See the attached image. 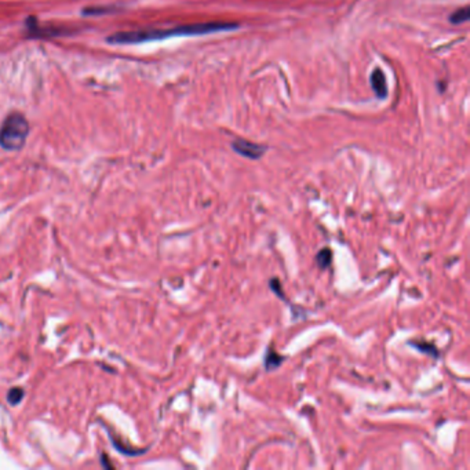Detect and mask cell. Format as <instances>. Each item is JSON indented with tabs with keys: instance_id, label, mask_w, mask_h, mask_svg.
Returning <instances> with one entry per match:
<instances>
[{
	"instance_id": "1",
	"label": "cell",
	"mask_w": 470,
	"mask_h": 470,
	"mask_svg": "<svg viewBox=\"0 0 470 470\" xmlns=\"http://www.w3.org/2000/svg\"><path fill=\"white\" fill-rule=\"evenodd\" d=\"M239 25L233 23H205L181 25L170 29H142L130 32H117L111 35L107 42L112 45H139L146 42L164 41L178 36H201L215 32H229L237 29Z\"/></svg>"
},
{
	"instance_id": "4",
	"label": "cell",
	"mask_w": 470,
	"mask_h": 470,
	"mask_svg": "<svg viewBox=\"0 0 470 470\" xmlns=\"http://www.w3.org/2000/svg\"><path fill=\"white\" fill-rule=\"evenodd\" d=\"M371 86L378 98L383 100L388 97V83L381 69H374V72L371 73Z\"/></svg>"
},
{
	"instance_id": "3",
	"label": "cell",
	"mask_w": 470,
	"mask_h": 470,
	"mask_svg": "<svg viewBox=\"0 0 470 470\" xmlns=\"http://www.w3.org/2000/svg\"><path fill=\"white\" fill-rule=\"evenodd\" d=\"M232 148L236 154L242 155L247 159H252L257 160L260 157L264 156V154L267 152V148L254 142H250L246 139H236L232 142Z\"/></svg>"
},
{
	"instance_id": "6",
	"label": "cell",
	"mask_w": 470,
	"mask_h": 470,
	"mask_svg": "<svg viewBox=\"0 0 470 470\" xmlns=\"http://www.w3.org/2000/svg\"><path fill=\"white\" fill-rule=\"evenodd\" d=\"M470 18V9L468 6L458 9L452 13V16L449 17V21L455 25H461V23H468Z\"/></svg>"
},
{
	"instance_id": "8",
	"label": "cell",
	"mask_w": 470,
	"mask_h": 470,
	"mask_svg": "<svg viewBox=\"0 0 470 470\" xmlns=\"http://www.w3.org/2000/svg\"><path fill=\"white\" fill-rule=\"evenodd\" d=\"M23 390L21 388H13L7 393V402L11 405H17L23 400Z\"/></svg>"
},
{
	"instance_id": "7",
	"label": "cell",
	"mask_w": 470,
	"mask_h": 470,
	"mask_svg": "<svg viewBox=\"0 0 470 470\" xmlns=\"http://www.w3.org/2000/svg\"><path fill=\"white\" fill-rule=\"evenodd\" d=\"M316 262L320 269H326L331 264V251L330 248H323L317 255H316Z\"/></svg>"
},
{
	"instance_id": "2",
	"label": "cell",
	"mask_w": 470,
	"mask_h": 470,
	"mask_svg": "<svg viewBox=\"0 0 470 470\" xmlns=\"http://www.w3.org/2000/svg\"><path fill=\"white\" fill-rule=\"evenodd\" d=\"M29 134V123L23 113L11 112L0 127V146L6 151H18Z\"/></svg>"
},
{
	"instance_id": "5",
	"label": "cell",
	"mask_w": 470,
	"mask_h": 470,
	"mask_svg": "<svg viewBox=\"0 0 470 470\" xmlns=\"http://www.w3.org/2000/svg\"><path fill=\"white\" fill-rule=\"evenodd\" d=\"M284 358H282L280 355H277L273 349H268L267 356H265V368L268 371H273L276 368H279L282 365Z\"/></svg>"
},
{
	"instance_id": "9",
	"label": "cell",
	"mask_w": 470,
	"mask_h": 470,
	"mask_svg": "<svg viewBox=\"0 0 470 470\" xmlns=\"http://www.w3.org/2000/svg\"><path fill=\"white\" fill-rule=\"evenodd\" d=\"M113 7H89L83 10L85 16H101V14H110L112 13Z\"/></svg>"
}]
</instances>
